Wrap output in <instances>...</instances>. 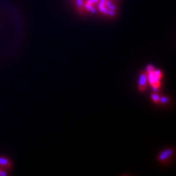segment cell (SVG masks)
I'll use <instances>...</instances> for the list:
<instances>
[{
	"instance_id": "cell-4",
	"label": "cell",
	"mask_w": 176,
	"mask_h": 176,
	"mask_svg": "<svg viewBox=\"0 0 176 176\" xmlns=\"http://www.w3.org/2000/svg\"><path fill=\"white\" fill-rule=\"evenodd\" d=\"M0 167L5 170H10L13 168V163L7 157L0 156Z\"/></svg>"
},
{
	"instance_id": "cell-2",
	"label": "cell",
	"mask_w": 176,
	"mask_h": 176,
	"mask_svg": "<svg viewBox=\"0 0 176 176\" xmlns=\"http://www.w3.org/2000/svg\"><path fill=\"white\" fill-rule=\"evenodd\" d=\"M154 72L147 73V81L150 83L154 92H156L161 87V80L156 78Z\"/></svg>"
},
{
	"instance_id": "cell-1",
	"label": "cell",
	"mask_w": 176,
	"mask_h": 176,
	"mask_svg": "<svg viewBox=\"0 0 176 176\" xmlns=\"http://www.w3.org/2000/svg\"><path fill=\"white\" fill-rule=\"evenodd\" d=\"M174 155V150L173 148H167L162 151L157 156L158 162L162 164H166L170 162Z\"/></svg>"
},
{
	"instance_id": "cell-6",
	"label": "cell",
	"mask_w": 176,
	"mask_h": 176,
	"mask_svg": "<svg viewBox=\"0 0 176 176\" xmlns=\"http://www.w3.org/2000/svg\"><path fill=\"white\" fill-rule=\"evenodd\" d=\"M154 74H155V76H156V78H158V79H162V76H163V72H162L161 70H155L154 71Z\"/></svg>"
},
{
	"instance_id": "cell-9",
	"label": "cell",
	"mask_w": 176,
	"mask_h": 176,
	"mask_svg": "<svg viewBox=\"0 0 176 176\" xmlns=\"http://www.w3.org/2000/svg\"><path fill=\"white\" fill-rule=\"evenodd\" d=\"M2 168H1V167H0V172H1V170H2Z\"/></svg>"
},
{
	"instance_id": "cell-8",
	"label": "cell",
	"mask_w": 176,
	"mask_h": 176,
	"mask_svg": "<svg viewBox=\"0 0 176 176\" xmlns=\"http://www.w3.org/2000/svg\"><path fill=\"white\" fill-rule=\"evenodd\" d=\"M155 68H154L153 65H147V67L146 68V71H147V73H150V72H154V71H155Z\"/></svg>"
},
{
	"instance_id": "cell-7",
	"label": "cell",
	"mask_w": 176,
	"mask_h": 176,
	"mask_svg": "<svg viewBox=\"0 0 176 176\" xmlns=\"http://www.w3.org/2000/svg\"><path fill=\"white\" fill-rule=\"evenodd\" d=\"M170 101V99L166 96H163V97H160L159 99V103H162V104H165L167 102Z\"/></svg>"
},
{
	"instance_id": "cell-3",
	"label": "cell",
	"mask_w": 176,
	"mask_h": 176,
	"mask_svg": "<svg viewBox=\"0 0 176 176\" xmlns=\"http://www.w3.org/2000/svg\"><path fill=\"white\" fill-rule=\"evenodd\" d=\"M147 71H143L139 76V85H138V89L139 92H145L147 88Z\"/></svg>"
},
{
	"instance_id": "cell-5",
	"label": "cell",
	"mask_w": 176,
	"mask_h": 176,
	"mask_svg": "<svg viewBox=\"0 0 176 176\" xmlns=\"http://www.w3.org/2000/svg\"><path fill=\"white\" fill-rule=\"evenodd\" d=\"M159 99H160V96L158 94L154 93L151 95V100L153 101L154 103H156V104L159 103Z\"/></svg>"
}]
</instances>
